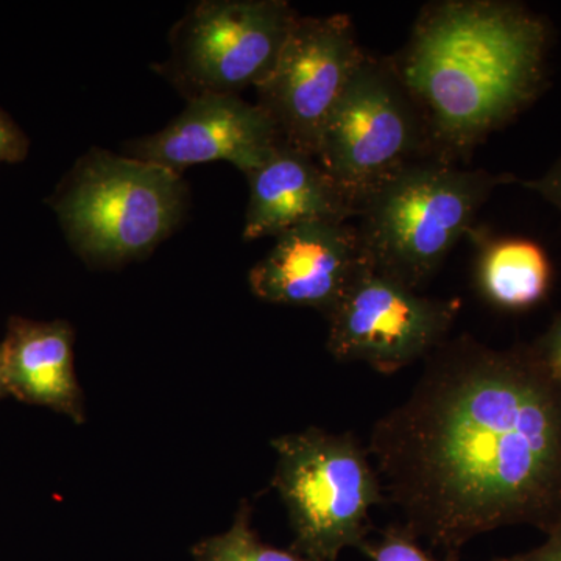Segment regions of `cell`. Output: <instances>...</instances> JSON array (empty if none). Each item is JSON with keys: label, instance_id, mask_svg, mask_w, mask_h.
Instances as JSON below:
<instances>
[{"label": "cell", "instance_id": "obj_13", "mask_svg": "<svg viewBox=\"0 0 561 561\" xmlns=\"http://www.w3.org/2000/svg\"><path fill=\"white\" fill-rule=\"evenodd\" d=\"M73 343L76 332L68 321L10 319L5 341L0 343L9 393L84 423Z\"/></svg>", "mask_w": 561, "mask_h": 561}, {"label": "cell", "instance_id": "obj_4", "mask_svg": "<svg viewBox=\"0 0 561 561\" xmlns=\"http://www.w3.org/2000/svg\"><path fill=\"white\" fill-rule=\"evenodd\" d=\"M187 201L183 173L92 149L62 180L50 205L88 264L119 267L164 242L183 220Z\"/></svg>", "mask_w": 561, "mask_h": 561}, {"label": "cell", "instance_id": "obj_10", "mask_svg": "<svg viewBox=\"0 0 561 561\" xmlns=\"http://www.w3.org/2000/svg\"><path fill=\"white\" fill-rule=\"evenodd\" d=\"M280 139L267 111L236 94L190 99L162 130L125 146L128 157L183 173L191 165L227 161L249 173L261 168Z\"/></svg>", "mask_w": 561, "mask_h": 561}, {"label": "cell", "instance_id": "obj_12", "mask_svg": "<svg viewBox=\"0 0 561 561\" xmlns=\"http://www.w3.org/2000/svg\"><path fill=\"white\" fill-rule=\"evenodd\" d=\"M243 241L276 238L308 224H346L359 209L320 162L280 142L261 168L247 175Z\"/></svg>", "mask_w": 561, "mask_h": 561}, {"label": "cell", "instance_id": "obj_3", "mask_svg": "<svg viewBox=\"0 0 561 561\" xmlns=\"http://www.w3.org/2000/svg\"><path fill=\"white\" fill-rule=\"evenodd\" d=\"M507 180L440 157L412 162L362 206L357 230L371 267L420 290Z\"/></svg>", "mask_w": 561, "mask_h": 561}, {"label": "cell", "instance_id": "obj_2", "mask_svg": "<svg viewBox=\"0 0 561 561\" xmlns=\"http://www.w3.org/2000/svg\"><path fill=\"white\" fill-rule=\"evenodd\" d=\"M549 43L548 22L522 3L442 0L421 10L391 61L426 117L437 157L468 160L535 102Z\"/></svg>", "mask_w": 561, "mask_h": 561}, {"label": "cell", "instance_id": "obj_21", "mask_svg": "<svg viewBox=\"0 0 561 561\" xmlns=\"http://www.w3.org/2000/svg\"><path fill=\"white\" fill-rule=\"evenodd\" d=\"M9 393V389H7L5 382V368H3V354L2 348H0V397Z\"/></svg>", "mask_w": 561, "mask_h": 561}, {"label": "cell", "instance_id": "obj_19", "mask_svg": "<svg viewBox=\"0 0 561 561\" xmlns=\"http://www.w3.org/2000/svg\"><path fill=\"white\" fill-rule=\"evenodd\" d=\"M546 534L548 538L538 548L493 561H561V518L557 519Z\"/></svg>", "mask_w": 561, "mask_h": 561}, {"label": "cell", "instance_id": "obj_20", "mask_svg": "<svg viewBox=\"0 0 561 561\" xmlns=\"http://www.w3.org/2000/svg\"><path fill=\"white\" fill-rule=\"evenodd\" d=\"M522 184L527 190L537 192L546 202L551 203L561 216V157L540 179L526 180Z\"/></svg>", "mask_w": 561, "mask_h": 561}, {"label": "cell", "instance_id": "obj_6", "mask_svg": "<svg viewBox=\"0 0 561 561\" xmlns=\"http://www.w3.org/2000/svg\"><path fill=\"white\" fill-rule=\"evenodd\" d=\"M437 157L426 117L391 58L367 54L327 122L320 162L359 209L412 162Z\"/></svg>", "mask_w": 561, "mask_h": 561}, {"label": "cell", "instance_id": "obj_17", "mask_svg": "<svg viewBox=\"0 0 561 561\" xmlns=\"http://www.w3.org/2000/svg\"><path fill=\"white\" fill-rule=\"evenodd\" d=\"M530 348L546 375L561 387V313Z\"/></svg>", "mask_w": 561, "mask_h": 561}, {"label": "cell", "instance_id": "obj_22", "mask_svg": "<svg viewBox=\"0 0 561 561\" xmlns=\"http://www.w3.org/2000/svg\"><path fill=\"white\" fill-rule=\"evenodd\" d=\"M445 561H460L459 559H445Z\"/></svg>", "mask_w": 561, "mask_h": 561}, {"label": "cell", "instance_id": "obj_9", "mask_svg": "<svg viewBox=\"0 0 561 561\" xmlns=\"http://www.w3.org/2000/svg\"><path fill=\"white\" fill-rule=\"evenodd\" d=\"M460 309L457 298L424 297L370 267L328 313V351L393 375L442 346Z\"/></svg>", "mask_w": 561, "mask_h": 561}, {"label": "cell", "instance_id": "obj_15", "mask_svg": "<svg viewBox=\"0 0 561 561\" xmlns=\"http://www.w3.org/2000/svg\"><path fill=\"white\" fill-rule=\"evenodd\" d=\"M194 561H309L294 551H283L260 540L251 526V505L243 501L230 529L198 541Z\"/></svg>", "mask_w": 561, "mask_h": 561}, {"label": "cell", "instance_id": "obj_1", "mask_svg": "<svg viewBox=\"0 0 561 561\" xmlns=\"http://www.w3.org/2000/svg\"><path fill=\"white\" fill-rule=\"evenodd\" d=\"M367 449L401 526L445 559L486 531L561 518V387L530 346L446 341Z\"/></svg>", "mask_w": 561, "mask_h": 561}, {"label": "cell", "instance_id": "obj_11", "mask_svg": "<svg viewBox=\"0 0 561 561\" xmlns=\"http://www.w3.org/2000/svg\"><path fill=\"white\" fill-rule=\"evenodd\" d=\"M370 267L357 225L308 224L276 236L249 284L262 301L328 316Z\"/></svg>", "mask_w": 561, "mask_h": 561}, {"label": "cell", "instance_id": "obj_18", "mask_svg": "<svg viewBox=\"0 0 561 561\" xmlns=\"http://www.w3.org/2000/svg\"><path fill=\"white\" fill-rule=\"evenodd\" d=\"M28 142L25 133L14 124L9 114L0 108V164L3 162H21L28 153Z\"/></svg>", "mask_w": 561, "mask_h": 561}, {"label": "cell", "instance_id": "obj_16", "mask_svg": "<svg viewBox=\"0 0 561 561\" xmlns=\"http://www.w3.org/2000/svg\"><path fill=\"white\" fill-rule=\"evenodd\" d=\"M359 551L371 561H438L432 559L421 548L420 541L401 524L382 530L378 541H365Z\"/></svg>", "mask_w": 561, "mask_h": 561}, {"label": "cell", "instance_id": "obj_7", "mask_svg": "<svg viewBox=\"0 0 561 561\" xmlns=\"http://www.w3.org/2000/svg\"><path fill=\"white\" fill-rule=\"evenodd\" d=\"M300 14L286 0H203L171 33L161 72L187 101L236 94L267 80Z\"/></svg>", "mask_w": 561, "mask_h": 561}, {"label": "cell", "instance_id": "obj_14", "mask_svg": "<svg viewBox=\"0 0 561 561\" xmlns=\"http://www.w3.org/2000/svg\"><path fill=\"white\" fill-rule=\"evenodd\" d=\"M476 243V290L500 311L523 312L545 300L552 284V264L540 243L523 238H493L470 232Z\"/></svg>", "mask_w": 561, "mask_h": 561}, {"label": "cell", "instance_id": "obj_5", "mask_svg": "<svg viewBox=\"0 0 561 561\" xmlns=\"http://www.w3.org/2000/svg\"><path fill=\"white\" fill-rule=\"evenodd\" d=\"M273 486L289 513L290 551L309 561H337L360 549L370 511L386 496L367 446L353 432L308 427L276 437Z\"/></svg>", "mask_w": 561, "mask_h": 561}, {"label": "cell", "instance_id": "obj_8", "mask_svg": "<svg viewBox=\"0 0 561 561\" xmlns=\"http://www.w3.org/2000/svg\"><path fill=\"white\" fill-rule=\"evenodd\" d=\"M367 51L345 14L298 16L257 105L291 149L316 158L321 133Z\"/></svg>", "mask_w": 561, "mask_h": 561}]
</instances>
